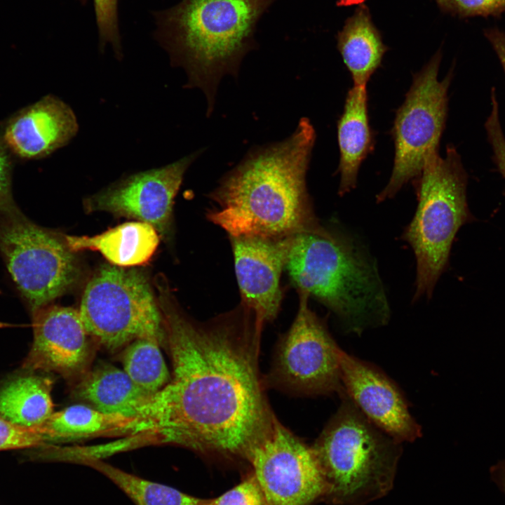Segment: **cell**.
<instances>
[{"label":"cell","mask_w":505,"mask_h":505,"mask_svg":"<svg viewBox=\"0 0 505 505\" xmlns=\"http://www.w3.org/2000/svg\"><path fill=\"white\" fill-rule=\"evenodd\" d=\"M158 288L173 376L145 407L142 432L152 443L248 460L278 421L259 369L264 323L242 303L197 322L180 308L167 286Z\"/></svg>","instance_id":"6da1fadb"},{"label":"cell","mask_w":505,"mask_h":505,"mask_svg":"<svg viewBox=\"0 0 505 505\" xmlns=\"http://www.w3.org/2000/svg\"><path fill=\"white\" fill-rule=\"evenodd\" d=\"M315 139L312 124L302 118L287 139L249 152L210 194L215 206L208 220L234 237L324 231L306 185Z\"/></svg>","instance_id":"7a4b0ae2"},{"label":"cell","mask_w":505,"mask_h":505,"mask_svg":"<svg viewBox=\"0 0 505 505\" xmlns=\"http://www.w3.org/2000/svg\"><path fill=\"white\" fill-rule=\"evenodd\" d=\"M276 0H180L153 13L154 34L171 62L183 67L188 86L206 96L208 114L218 84L236 76L257 43V24Z\"/></svg>","instance_id":"3957f363"},{"label":"cell","mask_w":505,"mask_h":505,"mask_svg":"<svg viewBox=\"0 0 505 505\" xmlns=\"http://www.w3.org/2000/svg\"><path fill=\"white\" fill-rule=\"evenodd\" d=\"M285 269L297 292L323 304L350 331L360 332L389 319L376 264L343 233L326 229L295 235Z\"/></svg>","instance_id":"277c9868"},{"label":"cell","mask_w":505,"mask_h":505,"mask_svg":"<svg viewBox=\"0 0 505 505\" xmlns=\"http://www.w3.org/2000/svg\"><path fill=\"white\" fill-rule=\"evenodd\" d=\"M342 403L312 447L332 505H366L393 488L402 447L358 410Z\"/></svg>","instance_id":"5b68a950"},{"label":"cell","mask_w":505,"mask_h":505,"mask_svg":"<svg viewBox=\"0 0 505 505\" xmlns=\"http://www.w3.org/2000/svg\"><path fill=\"white\" fill-rule=\"evenodd\" d=\"M418 205L402 238L413 250L416 260L413 299L431 298L445 269L454 238L471 218L466 201V174L456 149L447 147L445 157L439 153L428 159L415 180Z\"/></svg>","instance_id":"8992f818"},{"label":"cell","mask_w":505,"mask_h":505,"mask_svg":"<svg viewBox=\"0 0 505 505\" xmlns=\"http://www.w3.org/2000/svg\"><path fill=\"white\" fill-rule=\"evenodd\" d=\"M79 311L95 344L109 351L144 337L164 342L157 298L146 274L133 267L102 265L86 285Z\"/></svg>","instance_id":"52a82bcc"},{"label":"cell","mask_w":505,"mask_h":505,"mask_svg":"<svg viewBox=\"0 0 505 505\" xmlns=\"http://www.w3.org/2000/svg\"><path fill=\"white\" fill-rule=\"evenodd\" d=\"M0 250L32 313L67 292L80 276L64 236L34 224L16 208L0 218Z\"/></svg>","instance_id":"ba28073f"},{"label":"cell","mask_w":505,"mask_h":505,"mask_svg":"<svg viewBox=\"0 0 505 505\" xmlns=\"http://www.w3.org/2000/svg\"><path fill=\"white\" fill-rule=\"evenodd\" d=\"M441 59L438 51L414 74L405 100L398 109L392 136L395 154L392 173L377 201L393 198L403 185L416 180L428 159L438 152L447 113V90L452 74L438 79Z\"/></svg>","instance_id":"9c48e42d"},{"label":"cell","mask_w":505,"mask_h":505,"mask_svg":"<svg viewBox=\"0 0 505 505\" xmlns=\"http://www.w3.org/2000/svg\"><path fill=\"white\" fill-rule=\"evenodd\" d=\"M299 307L279 339L266 386L292 394L315 396L344 389L337 346L324 323L310 309L309 295L298 292Z\"/></svg>","instance_id":"30bf717a"},{"label":"cell","mask_w":505,"mask_h":505,"mask_svg":"<svg viewBox=\"0 0 505 505\" xmlns=\"http://www.w3.org/2000/svg\"><path fill=\"white\" fill-rule=\"evenodd\" d=\"M268 505H312L325 485L312 447L276 422L248 460Z\"/></svg>","instance_id":"8fae6325"},{"label":"cell","mask_w":505,"mask_h":505,"mask_svg":"<svg viewBox=\"0 0 505 505\" xmlns=\"http://www.w3.org/2000/svg\"><path fill=\"white\" fill-rule=\"evenodd\" d=\"M201 152L165 166L129 175L84 200L87 212H107L147 223L160 236L171 231L175 198L184 175Z\"/></svg>","instance_id":"7c38bea8"},{"label":"cell","mask_w":505,"mask_h":505,"mask_svg":"<svg viewBox=\"0 0 505 505\" xmlns=\"http://www.w3.org/2000/svg\"><path fill=\"white\" fill-rule=\"evenodd\" d=\"M33 342L22 368L79 380L89 370L95 343L79 309L48 304L33 312Z\"/></svg>","instance_id":"4fadbf2b"},{"label":"cell","mask_w":505,"mask_h":505,"mask_svg":"<svg viewBox=\"0 0 505 505\" xmlns=\"http://www.w3.org/2000/svg\"><path fill=\"white\" fill-rule=\"evenodd\" d=\"M293 237L229 236L241 303L264 323L280 310L281 277Z\"/></svg>","instance_id":"5bb4252c"},{"label":"cell","mask_w":505,"mask_h":505,"mask_svg":"<svg viewBox=\"0 0 505 505\" xmlns=\"http://www.w3.org/2000/svg\"><path fill=\"white\" fill-rule=\"evenodd\" d=\"M339 361L344 391L369 421L400 443L421 436L403 395L388 377L342 349Z\"/></svg>","instance_id":"9a60e30c"},{"label":"cell","mask_w":505,"mask_h":505,"mask_svg":"<svg viewBox=\"0 0 505 505\" xmlns=\"http://www.w3.org/2000/svg\"><path fill=\"white\" fill-rule=\"evenodd\" d=\"M78 130L72 109L58 97L47 95L11 119L2 140L18 157L37 159L67 144Z\"/></svg>","instance_id":"2e32d148"},{"label":"cell","mask_w":505,"mask_h":505,"mask_svg":"<svg viewBox=\"0 0 505 505\" xmlns=\"http://www.w3.org/2000/svg\"><path fill=\"white\" fill-rule=\"evenodd\" d=\"M366 86H353L348 90L343 112L337 121L340 196L355 188L361 165L375 145L369 123Z\"/></svg>","instance_id":"e0dca14e"},{"label":"cell","mask_w":505,"mask_h":505,"mask_svg":"<svg viewBox=\"0 0 505 505\" xmlns=\"http://www.w3.org/2000/svg\"><path fill=\"white\" fill-rule=\"evenodd\" d=\"M74 393L100 412L139 419L154 396L139 387L123 370L109 364L90 369L78 380Z\"/></svg>","instance_id":"ac0fdd59"},{"label":"cell","mask_w":505,"mask_h":505,"mask_svg":"<svg viewBox=\"0 0 505 505\" xmlns=\"http://www.w3.org/2000/svg\"><path fill=\"white\" fill-rule=\"evenodd\" d=\"M159 234L152 225L132 221L123 223L93 236H64L74 252L93 250L100 252L111 264L133 267L147 262L159 243Z\"/></svg>","instance_id":"d6986e66"},{"label":"cell","mask_w":505,"mask_h":505,"mask_svg":"<svg viewBox=\"0 0 505 505\" xmlns=\"http://www.w3.org/2000/svg\"><path fill=\"white\" fill-rule=\"evenodd\" d=\"M139 419L107 414L91 406L74 405L53 413L36 426L46 445L103 436L133 435Z\"/></svg>","instance_id":"ffe728a7"},{"label":"cell","mask_w":505,"mask_h":505,"mask_svg":"<svg viewBox=\"0 0 505 505\" xmlns=\"http://www.w3.org/2000/svg\"><path fill=\"white\" fill-rule=\"evenodd\" d=\"M337 48L351 74L354 86H367L380 67L387 47L373 25L369 11L358 6L337 36Z\"/></svg>","instance_id":"44dd1931"},{"label":"cell","mask_w":505,"mask_h":505,"mask_svg":"<svg viewBox=\"0 0 505 505\" xmlns=\"http://www.w3.org/2000/svg\"><path fill=\"white\" fill-rule=\"evenodd\" d=\"M53 381L40 375L15 377L0 387V415L25 426L42 424L53 413Z\"/></svg>","instance_id":"7402d4cb"},{"label":"cell","mask_w":505,"mask_h":505,"mask_svg":"<svg viewBox=\"0 0 505 505\" xmlns=\"http://www.w3.org/2000/svg\"><path fill=\"white\" fill-rule=\"evenodd\" d=\"M69 460L89 466L102 473L121 490L135 505H208L209 504V499L196 497L174 487L142 478L94 456L74 454Z\"/></svg>","instance_id":"603a6c76"},{"label":"cell","mask_w":505,"mask_h":505,"mask_svg":"<svg viewBox=\"0 0 505 505\" xmlns=\"http://www.w3.org/2000/svg\"><path fill=\"white\" fill-rule=\"evenodd\" d=\"M159 338H137L126 346L122 356L123 370L144 391L154 394L170 380L162 356Z\"/></svg>","instance_id":"cb8c5ba5"},{"label":"cell","mask_w":505,"mask_h":505,"mask_svg":"<svg viewBox=\"0 0 505 505\" xmlns=\"http://www.w3.org/2000/svg\"><path fill=\"white\" fill-rule=\"evenodd\" d=\"M46 445L37 426L15 424L0 415V451L35 449Z\"/></svg>","instance_id":"d4e9b609"},{"label":"cell","mask_w":505,"mask_h":505,"mask_svg":"<svg viewBox=\"0 0 505 505\" xmlns=\"http://www.w3.org/2000/svg\"><path fill=\"white\" fill-rule=\"evenodd\" d=\"M208 505H268L255 476L251 473L243 481L222 495L209 499Z\"/></svg>","instance_id":"484cf974"},{"label":"cell","mask_w":505,"mask_h":505,"mask_svg":"<svg viewBox=\"0 0 505 505\" xmlns=\"http://www.w3.org/2000/svg\"><path fill=\"white\" fill-rule=\"evenodd\" d=\"M444 11L461 15H490L505 11V0H436Z\"/></svg>","instance_id":"4316f807"},{"label":"cell","mask_w":505,"mask_h":505,"mask_svg":"<svg viewBox=\"0 0 505 505\" xmlns=\"http://www.w3.org/2000/svg\"><path fill=\"white\" fill-rule=\"evenodd\" d=\"M10 151L0 140V218L15 208L11 194Z\"/></svg>","instance_id":"83f0119b"},{"label":"cell","mask_w":505,"mask_h":505,"mask_svg":"<svg viewBox=\"0 0 505 505\" xmlns=\"http://www.w3.org/2000/svg\"><path fill=\"white\" fill-rule=\"evenodd\" d=\"M485 128L491 143L496 163L501 175L505 178V137L501 130L499 108L492 107L490 116L485 123Z\"/></svg>","instance_id":"f1b7e54d"},{"label":"cell","mask_w":505,"mask_h":505,"mask_svg":"<svg viewBox=\"0 0 505 505\" xmlns=\"http://www.w3.org/2000/svg\"><path fill=\"white\" fill-rule=\"evenodd\" d=\"M489 39L505 72V35L499 32H492L489 34Z\"/></svg>","instance_id":"f546056e"},{"label":"cell","mask_w":505,"mask_h":505,"mask_svg":"<svg viewBox=\"0 0 505 505\" xmlns=\"http://www.w3.org/2000/svg\"><path fill=\"white\" fill-rule=\"evenodd\" d=\"M494 470L495 473H497L498 476L501 477V484L505 491V460L499 463V464L494 466Z\"/></svg>","instance_id":"4dcf8cb0"},{"label":"cell","mask_w":505,"mask_h":505,"mask_svg":"<svg viewBox=\"0 0 505 505\" xmlns=\"http://www.w3.org/2000/svg\"><path fill=\"white\" fill-rule=\"evenodd\" d=\"M79 1L82 3H85L86 1V0H79Z\"/></svg>","instance_id":"1f68e13d"}]
</instances>
